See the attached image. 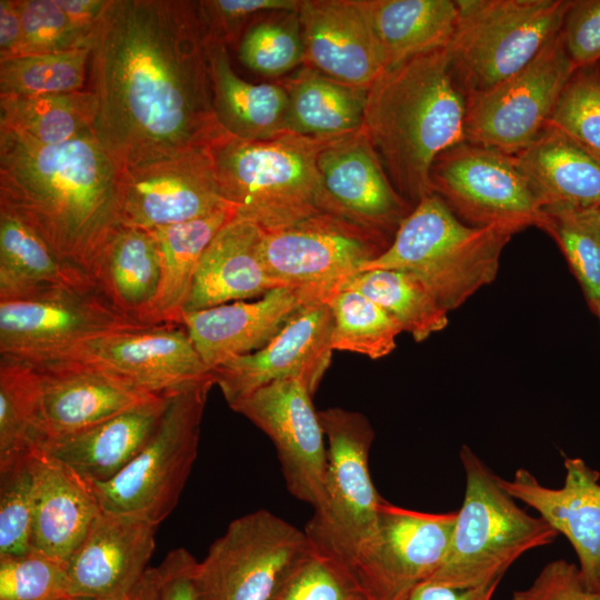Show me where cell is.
I'll use <instances>...</instances> for the list:
<instances>
[{"label":"cell","instance_id":"12","mask_svg":"<svg viewBox=\"0 0 600 600\" xmlns=\"http://www.w3.org/2000/svg\"><path fill=\"white\" fill-rule=\"evenodd\" d=\"M390 243L374 231L323 213L284 229L263 231L261 253L268 273L280 287L324 301Z\"/></svg>","mask_w":600,"mask_h":600},{"label":"cell","instance_id":"45","mask_svg":"<svg viewBox=\"0 0 600 600\" xmlns=\"http://www.w3.org/2000/svg\"><path fill=\"white\" fill-rule=\"evenodd\" d=\"M22 26L23 54L92 47L93 33L78 26L57 0H16Z\"/></svg>","mask_w":600,"mask_h":600},{"label":"cell","instance_id":"43","mask_svg":"<svg viewBox=\"0 0 600 600\" xmlns=\"http://www.w3.org/2000/svg\"><path fill=\"white\" fill-rule=\"evenodd\" d=\"M304 43L298 11L274 12L244 33L239 58L250 70L268 76L284 74L304 61Z\"/></svg>","mask_w":600,"mask_h":600},{"label":"cell","instance_id":"5","mask_svg":"<svg viewBox=\"0 0 600 600\" xmlns=\"http://www.w3.org/2000/svg\"><path fill=\"white\" fill-rule=\"evenodd\" d=\"M512 236L496 227L466 224L431 193L414 206L386 251L360 271L410 272L449 312L496 279L501 252Z\"/></svg>","mask_w":600,"mask_h":600},{"label":"cell","instance_id":"22","mask_svg":"<svg viewBox=\"0 0 600 600\" xmlns=\"http://www.w3.org/2000/svg\"><path fill=\"white\" fill-rule=\"evenodd\" d=\"M298 16L309 67L366 89L387 69L362 0H301Z\"/></svg>","mask_w":600,"mask_h":600},{"label":"cell","instance_id":"50","mask_svg":"<svg viewBox=\"0 0 600 600\" xmlns=\"http://www.w3.org/2000/svg\"><path fill=\"white\" fill-rule=\"evenodd\" d=\"M511 600H600L587 587L579 567L563 559L547 563L533 582L513 592Z\"/></svg>","mask_w":600,"mask_h":600},{"label":"cell","instance_id":"35","mask_svg":"<svg viewBox=\"0 0 600 600\" xmlns=\"http://www.w3.org/2000/svg\"><path fill=\"white\" fill-rule=\"evenodd\" d=\"M234 217V208L228 207L194 220L150 230L161 262L160 283L152 309L153 324H182L199 260L219 230Z\"/></svg>","mask_w":600,"mask_h":600},{"label":"cell","instance_id":"15","mask_svg":"<svg viewBox=\"0 0 600 600\" xmlns=\"http://www.w3.org/2000/svg\"><path fill=\"white\" fill-rule=\"evenodd\" d=\"M457 511L430 513L383 500L376 533L351 577L364 600H404L429 580L447 554Z\"/></svg>","mask_w":600,"mask_h":600},{"label":"cell","instance_id":"18","mask_svg":"<svg viewBox=\"0 0 600 600\" xmlns=\"http://www.w3.org/2000/svg\"><path fill=\"white\" fill-rule=\"evenodd\" d=\"M228 207L232 206L222 197L210 147L121 171L122 226L150 231Z\"/></svg>","mask_w":600,"mask_h":600},{"label":"cell","instance_id":"20","mask_svg":"<svg viewBox=\"0 0 600 600\" xmlns=\"http://www.w3.org/2000/svg\"><path fill=\"white\" fill-rule=\"evenodd\" d=\"M333 319L323 300L306 306L263 348L227 359L211 370L228 406L284 379H299L313 396L329 368Z\"/></svg>","mask_w":600,"mask_h":600},{"label":"cell","instance_id":"39","mask_svg":"<svg viewBox=\"0 0 600 600\" xmlns=\"http://www.w3.org/2000/svg\"><path fill=\"white\" fill-rule=\"evenodd\" d=\"M537 227L556 241L590 309L597 313L600 307L599 207L543 206Z\"/></svg>","mask_w":600,"mask_h":600},{"label":"cell","instance_id":"26","mask_svg":"<svg viewBox=\"0 0 600 600\" xmlns=\"http://www.w3.org/2000/svg\"><path fill=\"white\" fill-rule=\"evenodd\" d=\"M169 392L118 413L82 431L48 439L43 452L89 483L118 476L144 448L164 413Z\"/></svg>","mask_w":600,"mask_h":600},{"label":"cell","instance_id":"48","mask_svg":"<svg viewBox=\"0 0 600 600\" xmlns=\"http://www.w3.org/2000/svg\"><path fill=\"white\" fill-rule=\"evenodd\" d=\"M301 0L198 1L207 34L224 44L233 41L244 23L259 13L298 11Z\"/></svg>","mask_w":600,"mask_h":600},{"label":"cell","instance_id":"1","mask_svg":"<svg viewBox=\"0 0 600 600\" xmlns=\"http://www.w3.org/2000/svg\"><path fill=\"white\" fill-rule=\"evenodd\" d=\"M198 1L110 0L93 36L92 132L120 171L211 147L212 104Z\"/></svg>","mask_w":600,"mask_h":600},{"label":"cell","instance_id":"30","mask_svg":"<svg viewBox=\"0 0 600 600\" xmlns=\"http://www.w3.org/2000/svg\"><path fill=\"white\" fill-rule=\"evenodd\" d=\"M206 56L216 117L232 137L266 141L287 134L289 99L280 83H251L233 70L227 44L207 37Z\"/></svg>","mask_w":600,"mask_h":600},{"label":"cell","instance_id":"23","mask_svg":"<svg viewBox=\"0 0 600 600\" xmlns=\"http://www.w3.org/2000/svg\"><path fill=\"white\" fill-rule=\"evenodd\" d=\"M564 469V483L558 489L541 484L527 469H518L510 480L500 477V483L569 540L592 590L600 576V473L580 458H566Z\"/></svg>","mask_w":600,"mask_h":600},{"label":"cell","instance_id":"6","mask_svg":"<svg viewBox=\"0 0 600 600\" xmlns=\"http://www.w3.org/2000/svg\"><path fill=\"white\" fill-rule=\"evenodd\" d=\"M460 460L466 474L464 498L444 560L427 581L474 588L501 580L518 558L552 543L558 532L519 507L500 477L466 444Z\"/></svg>","mask_w":600,"mask_h":600},{"label":"cell","instance_id":"56","mask_svg":"<svg viewBox=\"0 0 600 600\" xmlns=\"http://www.w3.org/2000/svg\"><path fill=\"white\" fill-rule=\"evenodd\" d=\"M592 590H594L599 596H600V576L599 578L597 579Z\"/></svg>","mask_w":600,"mask_h":600},{"label":"cell","instance_id":"28","mask_svg":"<svg viewBox=\"0 0 600 600\" xmlns=\"http://www.w3.org/2000/svg\"><path fill=\"white\" fill-rule=\"evenodd\" d=\"M32 551L67 564L101 512L89 482L42 450L36 453Z\"/></svg>","mask_w":600,"mask_h":600},{"label":"cell","instance_id":"36","mask_svg":"<svg viewBox=\"0 0 600 600\" xmlns=\"http://www.w3.org/2000/svg\"><path fill=\"white\" fill-rule=\"evenodd\" d=\"M97 98L91 90L37 97H0V129L42 144H58L92 132Z\"/></svg>","mask_w":600,"mask_h":600},{"label":"cell","instance_id":"27","mask_svg":"<svg viewBox=\"0 0 600 600\" xmlns=\"http://www.w3.org/2000/svg\"><path fill=\"white\" fill-rule=\"evenodd\" d=\"M263 230L232 218L203 251L184 312L262 297L280 286L268 273L261 253Z\"/></svg>","mask_w":600,"mask_h":600},{"label":"cell","instance_id":"19","mask_svg":"<svg viewBox=\"0 0 600 600\" xmlns=\"http://www.w3.org/2000/svg\"><path fill=\"white\" fill-rule=\"evenodd\" d=\"M317 164L324 212L392 241L413 207L391 183L364 131L328 139Z\"/></svg>","mask_w":600,"mask_h":600},{"label":"cell","instance_id":"17","mask_svg":"<svg viewBox=\"0 0 600 600\" xmlns=\"http://www.w3.org/2000/svg\"><path fill=\"white\" fill-rule=\"evenodd\" d=\"M54 359L79 361L153 394L172 391L211 372L186 328L177 323L110 331Z\"/></svg>","mask_w":600,"mask_h":600},{"label":"cell","instance_id":"42","mask_svg":"<svg viewBox=\"0 0 600 600\" xmlns=\"http://www.w3.org/2000/svg\"><path fill=\"white\" fill-rule=\"evenodd\" d=\"M37 451L0 462V557L32 551Z\"/></svg>","mask_w":600,"mask_h":600},{"label":"cell","instance_id":"14","mask_svg":"<svg viewBox=\"0 0 600 600\" xmlns=\"http://www.w3.org/2000/svg\"><path fill=\"white\" fill-rule=\"evenodd\" d=\"M134 327L140 326L118 313L94 287L0 299V358L39 363L90 338Z\"/></svg>","mask_w":600,"mask_h":600},{"label":"cell","instance_id":"44","mask_svg":"<svg viewBox=\"0 0 600 600\" xmlns=\"http://www.w3.org/2000/svg\"><path fill=\"white\" fill-rule=\"evenodd\" d=\"M548 123L600 154V60L574 69Z\"/></svg>","mask_w":600,"mask_h":600},{"label":"cell","instance_id":"58","mask_svg":"<svg viewBox=\"0 0 600 600\" xmlns=\"http://www.w3.org/2000/svg\"><path fill=\"white\" fill-rule=\"evenodd\" d=\"M599 212H600V207H599Z\"/></svg>","mask_w":600,"mask_h":600},{"label":"cell","instance_id":"41","mask_svg":"<svg viewBox=\"0 0 600 600\" xmlns=\"http://www.w3.org/2000/svg\"><path fill=\"white\" fill-rule=\"evenodd\" d=\"M91 47L0 60V97H37L83 90Z\"/></svg>","mask_w":600,"mask_h":600},{"label":"cell","instance_id":"13","mask_svg":"<svg viewBox=\"0 0 600 600\" xmlns=\"http://www.w3.org/2000/svg\"><path fill=\"white\" fill-rule=\"evenodd\" d=\"M574 69L560 30L520 71L466 99L464 141L517 154L546 127Z\"/></svg>","mask_w":600,"mask_h":600},{"label":"cell","instance_id":"32","mask_svg":"<svg viewBox=\"0 0 600 600\" xmlns=\"http://www.w3.org/2000/svg\"><path fill=\"white\" fill-rule=\"evenodd\" d=\"M386 67L447 48L459 8L451 0H362Z\"/></svg>","mask_w":600,"mask_h":600},{"label":"cell","instance_id":"55","mask_svg":"<svg viewBox=\"0 0 600 600\" xmlns=\"http://www.w3.org/2000/svg\"><path fill=\"white\" fill-rule=\"evenodd\" d=\"M71 600H96V599H79L72 598ZM128 600H152V580L150 574V568L141 580L140 584Z\"/></svg>","mask_w":600,"mask_h":600},{"label":"cell","instance_id":"4","mask_svg":"<svg viewBox=\"0 0 600 600\" xmlns=\"http://www.w3.org/2000/svg\"><path fill=\"white\" fill-rule=\"evenodd\" d=\"M328 139L283 134L266 141L230 134L210 151L224 200L236 217L276 231L326 213L318 156Z\"/></svg>","mask_w":600,"mask_h":600},{"label":"cell","instance_id":"21","mask_svg":"<svg viewBox=\"0 0 600 600\" xmlns=\"http://www.w3.org/2000/svg\"><path fill=\"white\" fill-rule=\"evenodd\" d=\"M157 524L101 510L66 564L71 598L128 600L156 548Z\"/></svg>","mask_w":600,"mask_h":600},{"label":"cell","instance_id":"46","mask_svg":"<svg viewBox=\"0 0 600 600\" xmlns=\"http://www.w3.org/2000/svg\"><path fill=\"white\" fill-rule=\"evenodd\" d=\"M66 564L31 551L0 557V600H71Z\"/></svg>","mask_w":600,"mask_h":600},{"label":"cell","instance_id":"57","mask_svg":"<svg viewBox=\"0 0 600 600\" xmlns=\"http://www.w3.org/2000/svg\"><path fill=\"white\" fill-rule=\"evenodd\" d=\"M596 314L599 317V320H600V307H599L598 312Z\"/></svg>","mask_w":600,"mask_h":600},{"label":"cell","instance_id":"3","mask_svg":"<svg viewBox=\"0 0 600 600\" xmlns=\"http://www.w3.org/2000/svg\"><path fill=\"white\" fill-rule=\"evenodd\" d=\"M466 97L446 48L387 68L368 89L362 130L399 194L414 208L432 193L437 157L464 141Z\"/></svg>","mask_w":600,"mask_h":600},{"label":"cell","instance_id":"53","mask_svg":"<svg viewBox=\"0 0 600 600\" xmlns=\"http://www.w3.org/2000/svg\"><path fill=\"white\" fill-rule=\"evenodd\" d=\"M22 26L16 0H0V60L21 53Z\"/></svg>","mask_w":600,"mask_h":600},{"label":"cell","instance_id":"16","mask_svg":"<svg viewBox=\"0 0 600 600\" xmlns=\"http://www.w3.org/2000/svg\"><path fill=\"white\" fill-rule=\"evenodd\" d=\"M312 397L301 380L284 379L269 383L229 407L271 439L288 491L316 510L324 499L328 452Z\"/></svg>","mask_w":600,"mask_h":600},{"label":"cell","instance_id":"8","mask_svg":"<svg viewBox=\"0 0 600 600\" xmlns=\"http://www.w3.org/2000/svg\"><path fill=\"white\" fill-rule=\"evenodd\" d=\"M319 417L328 441L324 499L303 531L317 554L351 577L357 559L376 533L384 500L369 470L374 431L357 411L328 408L320 410Z\"/></svg>","mask_w":600,"mask_h":600},{"label":"cell","instance_id":"31","mask_svg":"<svg viewBox=\"0 0 600 600\" xmlns=\"http://www.w3.org/2000/svg\"><path fill=\"white\" fill-rule=\"evenodd\" d=\"M160 277V254L152 233L121 226L102 250L91 280L118 313L136 324L152 326Z\"/></svg>","mask_w":600,"mask_h":600},{"label":"cell","instance_id":"2","mask_svg":"<svg viewBox=\"0 0 600 600\" xmlns=\"http://www.w3.org/2000/svg\"><path fill=\"white\" fill-rule=\"evenodd\" d=\"M120 181L121 171L93 132L42 144L0 129V208L14 213L90 280L102 250L122 226Z\"/></svg>","mask_w":600,"mask_h":600},{"label":"cell","instance_id":"51","mask_svg":"<svg viewBox=\"0 0 600 600\" xmlns=\"http://www.w3.org/2000/svg\"><path fill=\"white\" fill-rule=\"evenodd\" d=\"M197 563L184 548L170 551L151 568L152 600H200L194 582Z\"/></svg>","mask_w":600,"mask_h":600},{"label":"cell","instance_id":"40","mask_svg":"<svg viewBox=\"0 0 600 600\" xmlns=\"http://www.w3.org/2000/svg\"><path fill=\"white\" fill-rule=\"evenodd\" d=\"M324 301L330 307L333 319V351H349L373 360L393 351L396 339L403 330L374 301L351 289H338Z\"/></svg>","mask_w":600,"mask_h":600},{"label":"cell","instance_id":"49","mask_svg":"<svg viewBox=\"0 0 600 600\" xmlns=\"http://www.w3.org/2000/svg\"><path fill=\"white\" fill-rule=\"evenodd\" d=\"M574 68L600 60V0H571L561 27Z\"/></svg>","mask_w":600,"mask_h":600},{"label":"cell","instance_id":"54","mask_svg":"<svg viewBox=\"0 0 600 600\" xmlns=\"http://www.w3.org/2000/svg\"><path fill=\"white\" fill-rule=\"evenodd\" d=\"M57 2L78 26L94 34L110 0H57Z\"/></svg>","mask_w":600,"mask_h":600},{"label":"cell","instance_id":"33","mask_svg":"<svg viewBox=\"0 0 600 600\" xmlns=\"http://www.w3.org/2000/svg\"><path fill=\"white\" fill-rule=\"evenodd\" d=\"M290 134L330 139L362 129L368 89L334 80L304 66L287 79Z\"/></svg>","mask_w":600,"mask_h":600},{"label":"cell","instance_id":"47","mask_svg":"<svg viewBox=\"0 0 600 600\" xmlns=\"http://www.w3.org/2000/svg\"><path fill=\"white\" fill-rule=\"evenodd\" d=\"M272 600H364L352 578L314 551L291 573Z\"/></svg>","mask_w":600,"mask_h":600},{"label":"cell","instance_id":"11","mask_svg":"<svg viewBox=\"0 0 600 600\" xmlns=\"http://www.w3.org/2000/svg\"><path fill=\"white\" fill-rule=\"evenodd\" d=\"M430 182L466 224L514 234L539 222L542 204L513 154L462 141L437 157Z\"/></svg>","mask_w":600,"mask_h":600},{"label":"cell","instance_id":"7","mask_svg":"<svg viewBox=\"0 0 600 600\" xmlns=\"http://www.w3.org/2000/svg\"><path fill=\"white\" fill-rule=\"evenodd\" d=\"M446 48L458 89L482 93L524 68L562 27L571 0H458Z\"/></svg>","mask_w":600,"mask_h":600},{"label":"cell","instance_id":"9","mask_svg":"<svg viewBox=\"0 0 600 600\" xmlns=\"http://www.w3.org/2000/svg\"><path fill=\"white\" fill-rule=\"evenodd\" d=\"M212 373L172 391L153 436L113 479L90 483L101 510L154 524L176 508L198 454Z\"/></svg>","mask_w":600,"mask_h":600},{"label":"cell","instance_id":"52","mask_svg":"<svg viewBox=\"0 0 600 600\" xmlns=\"http://www.w3.org/2000/svg\"><path fill=\"white\" fill-rule=\"evenodd\" d=\"M500 580L474 588H453L424 581L411 590L404 600H492Z\"/></svg>","mask_w":600,"mask_h":600},{"label":"cell","instance_id":"37","mask_svg":"<svg viewBox=\"0 0 600 600\" xmlns=\"http://www.w3.org/2000/svg\"><path fill=\"white\" fill-rule=\"evenodd\" d=\"M339 289L356 290L374 301L417 342L424 341L448 324V311L417 276L407 271H360Z\"/></svg>","mask_w":600,"mask_h":600},{"label":"cell","instance_id":"10","mask_svg":"<svg viewBox=\"0 0 600 600\" xmlns=\"http://www.w3.org/2000/svg\"><path fill=\"white\" fill-rule=\"evenodd\" d=\"M313 552L303 530L260 509L231 521L198 561L200 600H272Z\"/></svg>","mask_w":600,"mask_h":600},{"label":"cell","instance_id":"25","mask_svg":"<svg viewBox=\"0 0 600 600\" xmlns=\"http://www.w3.org/2000/svg\"><path fill=\"white\" fill-rule=\"evenodd\" d=\"M31 366L42 383L47 440L82 431L158 396L71 359Z\"/></svg>","mask_w":600,"mask_h":600},{"label":"cell","instance_id":"29","mask_svg":"<svg viewBox=\"0 0 600 600\" xmlns=\"http://www.w3.org/2000/svg\"><path fill=\"white\" fill-rule=\"evenodd\" d=\"M513 156L542 207H600V154L566 131L547 123Z\"/></svg>","mask_w":600,"mask_h":600},{"label":"cell","instance_id":"34","mask_svg":"<svg viewBox=\"0 0 600 600\" xmlns=\"http://www.w3.org/2000/svg\"><path fill=\"white\" fill-rule=\"evenodd\" d=\"M88 287L94 284L86 274L63 262L14 213L0 208V299Z\"/></svg>","mask_w":600,"mask_h":600},{"label":"cell","instance_id":"24","mask_svg":"<svg viewBox=\"0 0 600 600\" xmlns=\"http://www.w3.org/2000/svg\"><path fill=\"white\" fill-rule=\"evenodd\" d=\"M319 301L288 287L253 301H234L182 314L186 328L207 367L267 346L306 306Z\"/></svg>","mask_w":600,"mask_h":600},{"label":"cell","instance_id":"38","mask_svg":"<svg viewBox=\"0 0 600 600\" xmlns=\"http://www.w3.org/2000/svg\"><path fill=\"white\" fill-rule=\"evenodd\" d=\"M46 440L39 373L27 362L0 358V461L40 450Z\"/></svg>","mask_w":600,"mask_h":600}]
</instances>
